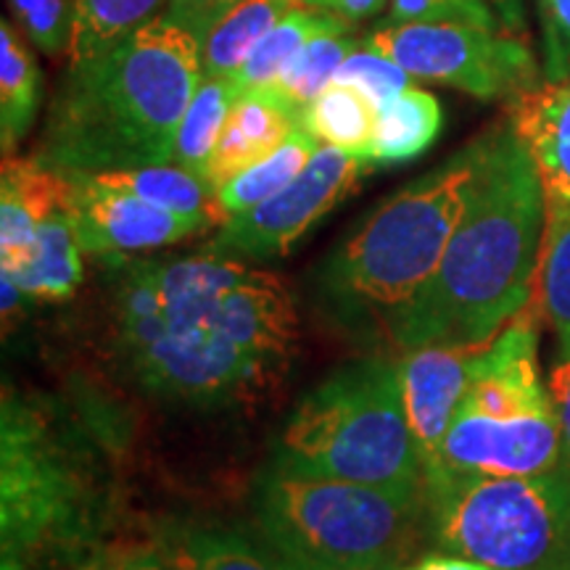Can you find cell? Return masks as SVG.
<instances>
[{"instance_id": "1", "label": "cell", "mask_w": 570, "mask_h": 570, "mask_svg": "<svg viewBox=\"0 0 570 570\" xmlns=\"http://www.w3.org/2000/svg\"><path fill=\"white\" fill-rule=\"evenodd\" d=\"M114 265L111 346L135 386L188 407H244L288 373L298 317L288 285L204 252Z\"/></svg>"}, {"instance_id": "2", "label": "cell", "mask_w": 570, "mask_h": 570, "mask_svg": "<svg viewBox=\"0 0 570 570\" xmlns=\"http://www.w3.org/2000/svg\"><path fill=\"white\" fill-rule=\"evenodd\" d=\"M547 190L510 122L487 132V159L444 259L391 325L402 352L483 346L537 294Z\"/></svg>"}, {"instance_id": "3", "label": "cell", "mask_w": 570, "mask_h": 570, "mask_svg": "<svg viewBox=\"0 0 570 570\" xmlns=\"http://www.w3.org/2000/svg\"><path fill=\"white\" fill-rule=\"evenodd\" d=\"M117 420L104 402H38L6 391L0 420L3 570L104 550L117 502Z\"/></svg>"}, {"instance_id": "4", "label": "cell", "mask_w": 570, "mask_h": 570, "mask_svg": "<svg viewBox=\"0 0 570 570\" xmlns=\"http://www.w3.org/2000/svg\"><path fill=\"white\" fill-rule=\"evenodd\" d=\"M202 77V42L154 19L101 59L67 69L35 156L61 175L169 164Z\"/></svg>"}, {"instance_id": "5", "label": "cell", "mask_w": 570, "mask_h": 570, "mask_svg": "<svg viewBox=\"0 0 570 570\" xmlns=\"http://www.w3.org/2000/svg\"><path fill=\"white\" fill-rule=\"evenodd\" d=\"M487 132L391 194L315 269L323 309L352 331H391L436 273L479 185Z\"/></svg>"}, {"instance_id": "6", "label": "cell", "mask_w": 570, "mask_h": 570, "mask_svg": "<svg viewBox=\"0 0 570 570\" xmlns=\"http://www.w3.org/2000/svg\"><path fill=\"white\" fill-rule=\"evenodd\" d=\"M273 465L425 494V465L404 410L399 362L365 356L327 375L285 420Z\"/></svg>"}, {"instance_id": "7", "label": "cell", "mask_w": 570, "mask_h": 570, "mask_svg": "<svg viewBox=\"0 0 570 570\" xmlns=\"http://www.w3.org/2000/svg\"><path fill=\"white\" fill-rule=\"evenodd\" d=\"M254 520L294 570H399L425 525V494L269 465L256 481Z\"/></svg>"}, {"instance_id": "8", "label": "cell", "mask_w": 570, "mask_h": 570, "mask_svg": "<svg viewBox=\"0 0 570 570\" xmlns=\"http://www.w3.org/2000/svg\"><path fill=\"white\" fill-rule=\"evenodd\" d=\"M425 529L497 570H570V468L425 489Z\"/></svg>"}, {"instance_id": "9", "label": "cell", "mask_w": 570, "mask_h": 570, "mask_svg": "<svg viewBox=\"0 0 570 570\" xmlns=\"http://www.w3.org/2000/svg\"><path fill=\"white\" fill-rule=\"evenodd\" d=\"M362 40L402 63L415 80L449 85L479 101H512L544 82V71L529 42L508 30L386 21Z\"/></svg>"}, {"instance_id": "10", "label": "cell", "mask_w": 570, "mask_h": 570, "mask_svg": "<svg viewBox=\"0 0 570 570\" xmlns=\"http://www.w3.org/2000/svg\"><path fill=\"white\" fill-rule=\"evenodd\" d=\"M373 169L375 164L370 159L320 146L315 159L306 164L294 183L254 209L227 217L204 252L238 262L288 256L312 227L323 223L360 188L362 177Z\"/></svg>"}, {"instance_id": "11", "label": "cell", "mask_w": 570, "mask_h": 570, "mask_svg": "<svg viewBox=\"0 0 570 570\" xmlns=\"http://www.w3.org/2000/svg\"><path fill=\"white\" fill-rule=\"evenodd\" d=\"M562 465H568L566 444L554 412L494 417L460 410L439 454L425 468V489L454 481L552 473Z\"/></svg>"}, {"instance_id": "12", "label": "cell", "mask_w": 570, "mask_h": 570, "mask_svg": "<svg viewBox=\"0 0 570 570\" xmlns=\"http://www.w3.org/2000/svg\"><path fill=\"white\" fill-rule=\"evenodd\" d=\"M67 177V209L85 256L109 262L132 252H151L212 230L198 219L167 212L92 175Z\"/></svg>"}, {"instance_id": "13", "label": "cell", "mask_w": 570, "mask_h": 570, "mask_svg": "<svg viewBox=\"0 0 570 570\" xmlns=\"http://www.w3.org/2000/svg\"><path fill=\"white\" fill-rule=\"evenodd\" d=\"M481 346L428 344L410 348L399 360L404 410H407L412 436L417 441L425 468L439 454L449 425L458 417L468 391L473 354Z\"/></svg>"}, {"instance_id": "14", "label": "cell", "mask_w": 570, "mask_h": 570, "mask_svg": "<svg viewBox=\"0 0 570 570\" xmlns=\"http://www.w3.org/2000/svg\"><path fill=\"white\" fill-rule=\"evenodd\" d=\"M296 130H302V111L275 88L240 92L206 167V180L214 194L235 175L281 148Z\"/></svg>"}, {"instance_id": "15", "label": "cell", "mask_w": 570, "mask_h": 570, "mask_svg": "<svg viewBox=\"0 0 570 570\" xmlns=\"http://www.w3.org/2000/svg\"><path fill=\"white\" fill-rule=\"evenodd\" d=\"M67 202V177L38 156H6L0 173V273L13 275L30 256L40 225Z\"/></svg>"}, {"instance_id": "16", "label": "cell", "mask_w": 570, "mask_h": 570, "mask_svg": "<svg viewBox=\"0 0 570 570\" xmlns=\"http://www.w3.org/2000/svg\"><path fill=\"white\" fill-rule=\"evenodd\" d=\"M508 122L537 164L547 198L570 204V80L539 82L510 101Z\"/></svg>"}, {"instance_id": "17", "label": "cell", "mask_w": 570, "mask_h": 570, "mask_svg": "<svg viewBox=\"0 0 570 570\" xmlns=\"http://www.w3.org/2000/svg\"><path fill=\"white\" fill-rule=\"evenodd\" d=\"M156 547L177 570H294L265 541L225 525H161Z\"/></svg>"}, {"instance_id": "18", "label": "cell", "mask_w": 570, "mask_h": 570, "mask_svg": "<svg viewBox=\"0 0 570 570\" xmlns=\"http://www.w3.org/2000/svg\"><path fill=\"white\" fill-rule=\"evenodd\" d=\"M82 246L71 225L67 202L53 209L40 225L30 256L13 275H3L27 298L38 302H63L75 296L85 277Z\"/></svg>"}, {"instance_id": "19", "label": "cell", "mask_w": 570, "mask_h": 570, "mask_svg": "<svg viewBox=\"0 0 570 570\" xmlns=\"http://www.w3.org/2000/svg\"><path fill=\"white\" fill-rule=\"evenodd\" d=\"M104 185L127 190L142 202L161 206V209L198 219L204 225H223L227 214L217 202V194L202 175L190 173L180 164H154V167L122 169V173L92 175Z\"/></svg>"}, {"instance_id": "20", "label": "cell", "mask_w": 570, "mask_h": 570, "mask_svg": "<svg viewBox=\"0 0 570 570\" xmlns=\"http://www.w3.org/2000/svg\"><path fill=\"white\" fill-rule=\"evenodd\" d=\"M444 127V111L433 92L410 88L394 101L377 109L370 161L375 167L404 164L423 156L439 140Z\"/></svg>"}, {"instance_id": "21", "label": "cell", "mask_w": 570, "mask_h": 570, "mask_svg": "<svg viewBox=\"0 0 570 570\" xmlns=\"http://www.w3.org/2000/svg\"><path fill=\"white\" fill-rule=\"evenodd\" d=\"M356 21L338 17V13L312 9V6H296L288 11L265 38L254 46V51L246 56L244 67L235 71V82L240 92L254 88H273L283 69L291 59L302 51L312 38L325 32H348L354 30Z\"/></svg>"}, {"instance_id": "22", "label": "cell", "mask_w": 570, "mask_h": 570, "mask_svg": "<svg viewBox=\"0 0 570 570\" xmlns=\"http://www.w3.org/2000/svg\"><path fill=\"white\" fill-rule=\"evenodd\" d=\"M42 101V71L9 19L0 24V146L11 156L27 138Z\"/></svg>"}, {"instance_id": "23", "label": "cell", "mask_w": 570, "mask_h": 570, "mask_svg": "<svg viewBox=\"0 0 570 570\" xmlns=\"http://www.w3.org/2000/svg\"><path fill=\"white\" fill-rule=\"evenodd\" d=\"M167 0H75L69 67L101 59L140 27L159 19Z\"/></svg>"}, {"instance_id": "24", "label": "cell", "mask_w": 570, "mask_h": 570, "mask_svg": "<svg viewBox=\"0 0 570 570\" xmlns=\"http://www.w3.org/2000/svg\"><path fill=\"white\" fill-rule=\"evenodd\" d=\"M302 0H240L202 40L204 77H233L246 56Z\"/></svg>"}, {"instance_id": "25", "label": "cell", "mask_w": 570, "mask_h": 570, "mask_svg": "<svg viewBox=\"0 0 570 570\" xmlns=\"http://www.w3.org/2000/svg\"><path fill=\"white\" fill-rule=\"evenodd\" d=\"M238 96L240 88L235 77H202L177 130L173 164H180L206 180L212 151Z\"/></svg>"}, {"instance_id": "26", "label": "cell", "mask_w": 570, "mask_h": 570, "mask_svg": "<svg viewBox=\"0 0 570 570\" xmlns=\"http://www.w3.org/2000/svg\"><path fill=\"white\" fill-rule=\"evenodd\" d=\"M375 117L377 109L362 92L333 82L302 109V130L315 135L323 146L370 159Z\"/></svg>"}, {"instance_id": "27", "label": "cell", "mask_w": 570, "mask_h": 570, "mask_svg": "<svg viewBox=\"0 0 570 570\" xmlns=\"http://www.w3.org/2000/svg\"><path fill=\"white\" fill-rule=\"evenodd\" d=\"M323 146L315 135L306 130H296L281 148L256 161L254 167L244 169L217 188V202L227 217L233 214L254 209L256 204L267 202L269 196L281 194L285 185H291L302 175V169L315 159L317 148Z\"/></svg>"}, {"instance_id": "28", "label": "cell", "mask_w": 570, "mask_h": 570, "mask_svg": "<svg viewBox=\"0 0 570 570\" xmlns=\"http://www.w3.org/2000/svg\"><path fill=\"white\" fill-rule=\"evenodd\" d=\"M537 302L558 333L560 354H570V204L547 198V227L541 244Z\"/></svg>"}, {"instance_id": "29", "label": "cell", "mask_w": 570, "mask_h": 570, "mask_svg": "<svg viewBox=\"0 0 570 570\" xmlns=\"http://www.w3.org/2000/svg\"><path fill=\"white\" fill-rule=\"evenodd\" d=\"M362 38L348 32H325L312 38L306 46L291 59L288 67L283 69V75L277 77L273 88L281 92L285 101H291L298 111L306 104H312L323 92L327 85L336 80V71L341 63L346 61V56L360 46Z\"/></svg>"}, {"instance_id": "30", "label": "cell", "mask_w": 570, "mask_h": 570, "mask_svg": "<svg viewBox=\"0 0 570 570\" xmlns=\"http://www.w3.org/2000/svg\"><path fill=\"white\" fill-rule=\"evenodd\" d=\"M333 82L362 92L375 109H383L389 101H394L399 92L415 88V77L402 63H396L386 53L375 51L365 40L346 56Z\"/></svg>"}, {"instance_id": "31", "label": "cell", "mask_w": 570, "mask_h": 570, "mask_svg": "<svg viewBox=\"0 0 570 570\" xmlns=\"http://www.w3.org/2000/svg\"><path fill=\"white\" fill-rule=\"evenodd\" d=\"M9 6L27 40L40 53H46L48 59H61L63 53H69L75 0H9Z\"/></svg>"}, {"instance_id": "32", "label": "cell", "mask_w": 570, "mask_h": 570, "mask_svg": "<svg viewBox=\"0 0 570 570\" xmlns=\"http://www.w3.org/2000/svg\"><path fill=\"white\" fill-rule=\"evenodd\" d=\"M389 24H475L504 30L491 0H391Z\"/></svg>"}, {"instance_id": "33", "label": "cell", "mask_w": 570, "mask_h": 570, "mask_svg": "<svg viewBox=\"0 0 570 570\" xmlns=\"http://www.w3.org/2000/svg\"><path fill=\"white\" fill-rule=\"evenodd\" d=\"M541 19V71L547 82L570 80V0H537Z\"/></svg>"}, {"instance_id": "34", "label": "cell", "mask_w": 570, "mask_h": 570, "mask_svg": "<svg viewBox=\"0 0 570 570\" xmlns=\"http://www.w3.org/2000/svg\"><path fill=\"white\" fill-rule=\"evenodd\" d=\"M238 3L240 0H167V9L161 17L183 27L185 32H190L202 42L212 32V27Z\"/></svg>"}, {"instance_id": "35", "label": "cell", "mask_w": 570, "mask_h": 570, "mask_svg": "<svg viewBox=\"0 0 570 570\" xmlns=\"http://www.w3.org/2000/svg\"><path fill=\"white\" fill-rule=\"evenodd\" d=\"M550 396H552V410L558 417L562 444H566V460L570 468V354H560V360L554 362L552 375H550Z\"/></svg>"}, {"instance_id": "36", "label": "cell", "mask_w": 570, "mask_h": 570, "mask_svg": "<svg viewBox=\"0 0 570 570\" xmlns=\"http://www.w3.org/2000/svg\"><path fill=\"white\" fill-rule=\"evenodd\" d=\"M114 570H177L156 544L111 547Z\"/></svg>"}, {"instance_id": "37", "label": "cell", "mask_w": 570, "mask_h": 570, "mask_svg": "<svg viewBox=\"0 0 570 570\" xmlns=\"http://www.w3.org/2000/svg\"><path fill=\"white\" fill-rule=\"evenodd\" d=\"M399 570H497L487 566V562L465 558V554H454V552H431L423 554V558L407 562Z\"/></svg>"}, {"instance_id": "38", "label": "cell", "mask_w": 570, "mask_h": 570, "mask_svg": "<svg viewBox=\"0 0 570 570\" xmlns=\"http://www.w3.org/2000/svg\"><path fill=\"white\" fill-rule=\"evenodd\" d=\"M302 6H312V9H323L338 17H346L352 21L375 17L381 13L386 0H302Z\"/></svg>"}, {"instance_id": "39", "label": "cell", "mask_w": 570, "mask_h": 570, "mask_svg": "<svg viewBox=\"0 0 570 570\" xmlns=\"http://www.w3.org/2000/svg\"><path fill=\"white\" fill-rule=\"evenodd\" d=\"M502 19V27L512 35L525 32V0H491Z\"/></svg>"}, {"instance_id": "40", "label": "cell", "mask_w": 570, "mask_h": 570, "mask_svg": "<svg viewBox=\"0 0 570 570\" xmlns=\"http://www.w3.org/2000/svg\"><path fill=\"white\" fill-rule=\"evenodd\" d=\"M67 570H114V560H111V547L109 550H98L88 554V558L75 560Z\"/></svg>"}]
</instances>
